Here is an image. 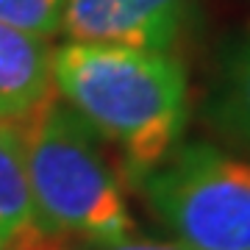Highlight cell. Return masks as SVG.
<instances>
[{
    "instance_id": "52a82bcc",
    "label": "cell",
    "mask_w": 250,
    "mask_h": 250,
    "mask_svg": "<svg viewBox=\"0 0 250 250\" xmlns=\"http://www.w3.org/2000/svg\"><path fill=\"white\" fill-rule=\"evenodd\" d=\"M208 117L223 136L250 150V42H239L223 56Z\"/></svg>"
},
{
    "instance_id": "9c48e42d",
    "label": "cell",
    "mask_w": 250,
    "mask_h": 250,
    "mask_svg": "<svg viewBox=\"0 0 250 250\" xmlns=\"http://www.w3.org/2000/svg\"><path fill=\"white\" fill-rule=\"evenodd\" d=\"M53 250H189L181 242H164V239H114V242H72L64 239Z\"/></svg>"
},
{
    "instance_id": "6da1fadb",
    "label": "cell",
    "mask_w": 250,
    "mask_h": 250,
    "mask_svg": "<svg viewBox=\"0 0 250 250\" xmlns=\"http://www.w3.org/2000/svg\"><path fill=\"white\" fill-rule=\"evenodd\" d=\"M56 95L120 150L134 181L178 145L189 117V81L170 53L95 42L53 50Z\"/></svg>"
},
{
    "instance_id": "7a4b0ae2",
    "label": "cell",
    "mask_w": 250,
    "mask_h": 250,
    "mask_svg": "<svg viewBox=\"0 0 250 250\" xmlns=\"http://www.w3.org/2000/svg\"><path fill=\"white\" fill-rule=\"evenodd\" d=\"M36 225L72 242H114L134 231L123 187L95 134L70 106L50 100L14 123Z\"/></svg>"
},
{
    "instance_id": "3957f363",
    "label": "cell",
    "mask_w": 250,
    "mask_h": 250,
    "mask_svg": "<svg viewBox=\"0 0 250 250\" xmlns=\"http://www.w3.org/2000/svg\"><path fill=\"white\" fill-rule=\"evenodd\" d=\"M189 250H250V161L208 142L175 145L136 181Z\"/></svg>"
},
{
    "instance_id": "5b68a950",
    "label": "cell",
    "mask_w": 250,
    "mask_h": 250,
    "mask_svg": "<svg viewBox=\"0 0 250 250\" xmlns=\"http://www.w3.org/2000/svg\"><path fill=\"white\" fill-rule=\"evenodd\" d=\"M53 98L59 95L47 39L0 25V123H20Z\"/></svg>"
},
{
    "instance_id": "8992f818",
    "label": "cell",
    "mask_w": 250,
    "mask_h": 250,
    "mask_svg": "<svg viewBox=\"0 0 250 250\" xmlns=\"http://www.w3.org/2000/svg\"><path fill=\"white\" fill-rule=\"evenodd\" d=\"M39 231L17 128L0 123V250H14Z\"/></svg>"
},
{
    "instance_id": "277c9868",
    "label": "cell",
    "mask_w": 250,
    "mask_h": 250,
    "mask_svg": "<svg viewBox=\"0 0 250 250\" xmlns=\"http://www.w3.org/2000/svg\"><path fill=\"white\" fill-rule=\"evenodd\" d=\"M192 17V0H67L62 31L70 42L170 53Z\"/></svg>"
},
{
    "instance_id": "ba28073f",
    "label": "cell",
    "mask_w": 250,
    "mask_h": 250,
    "mask_svg": "<svg viewBox=\"0 0 250 250\" xmlns=\"http://www.w3.org/2000/svg\"><path fill=\"white\" fill-rule=\"evenodd\" d=\"M67 0H0V25L34 36H53L62 31Z\"/></svg>"
}]
</instances>
